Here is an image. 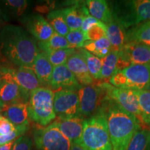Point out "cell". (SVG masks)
<instances>
[{
  "label": "cell",
  "instance_id": "5",
  "mask_svg": "<svg viewBox=\"0 0 150 150\" xmlns=\"http://www.w3.org/2000/svg\"><path fill=\"white\" fill-rule=\"evenodd\" d=\"M108 83L119 88L150 91V65H129L116 71Z\"/></svg>",
  "mask_w": 150,
  "mask_h": 150
},
{
  "label": "cell",
  "instance_id": "12",
  "mask_svg": "<svg viewBox=\"0 0 150 150\" xmlns=\"http://www.w3.org/2000/svg\"><path fill=\"white\" fill-rule=\"evenodd\" d=\"M120 68L131 65H150V47L136 42H127L119 51Z\"/></svg>",
  "mask_w": 150,
  "mask_h": 150
},
{
  "label": "cell",
  "instance_id": "11",
  "mask_svg": "<svg viewBox=\"0 0 150 150\" xmlns=\"http://www.w3.org/2000/svg\"><path fill=\"white\" fill-rule=\"evenodd\" d=\"M54 109L58 118L80 115L78 90L63 89L54 92Z\"/></svg>",
  "mask_w": 150,
  "mask_h": 150
},
{
  "label": "cell",
  "instance_id": "31",
  "mask_svg": "<svg viewBox=\"0 0 150 150\" xmlns=\"http://www.w3.org/2000/svg\"><path fill=\"white\" fill-rule=\"evenodd\" d=\"M138 98L142 124L150 127V91H135Z\"/></svg>",
  "mask_w": 150,
  "mask_h": 150
},
{
  "label": "cell",
  "instance_id": "21",
  "mask_svg": "<svg viewBox=\"0 0 150 150\" xmlns=\"http://www.w3.org/2000/svg\"><path fill=\"white\" fill-rule=\"evenodd\" d=\"M85 3L90 15L97 20L105 24L113 21L108 1L104 0H88L86 1Z\"/></svg>",
  "mask_w": 150,
  "mask_h": 150
},
{
  "label": "cell",
  "instance_id": "19",
  "mask_svg": "<svg viewBox=\"0 0 150 150\" xmlns=\"http://www.w3.org/2000/svg\"><path fill=\"white\" fill-rule=\"evenodd\" d=\"M2 115L16 127L29 126L28 103H16L6 106Z\"/></svg>",
  "mask_w": 150,
  "mask_h": 150
},
{
  "label": "cell",
  "instance_id": "35",
  "mask_svg": "<svg viewBox=\"0 0 150 150\" xmlns=\"http://www.w3.org/2000/svg\"><path fill=\"white\" fill-rule=\"evenodd\" d=\"M27 129L28 126L16 127V130L11 134L6 135V136L0 135V146L14 141L18 136H22V135L27 131Z\"/></svg>",
  "mask_w": 150,
  "mask_h": 150
},
{
  "label": "cell",
  "instance_id": "17",
  "mask_svg": "<svg viewBox=\"0 0 150 150\" xmlns=\"http://www.w3.org/2000/svg\"><path fill=\"white\" fill-rule=\"evenodd\" d=\"M8 72L20 87L28 93L38 88L42 85L33 70L27 67H18L17 69L8 68Z\"/></svg>",
  "mask_w": 150,
  "mask_h": 150
},
{
  "label": "cell",
  "instance_id": "25",
  "mask_svg": "<svg viewBox=\"0 0 150 150\" xmlns=\"http://www.w3.org/2000/svg\"><path fill=\"white\" fill-rule=\"evenodd\" d=\"M79 53L81 55L87 65L91 76L94 79L101 80L102 68V59L98 58L97 56L90 53L83 48H80L79 50Z\"/></svg>",
  "mask_w": 150,
  "mask_h": 150
},
{
  "label": "cell",
  "instance_id": "22",
  "mask_svg": "<svg viewBox=\"0 0 150 150\" xmlns=\"http://www.w3.org/2000/svg\"><path fill=\"white\" fill-rule=\"evenodd\" d=\"M106 38L111 45L112 50L119 52L127 43L126 31L117 22L112 21L106 24Z\"/></svg>",
  "mask_w": 150,
  "mask_h": 150
},
{
  "label": "cell",
  "instance_id": "18",
  "mask_svg": "<svg viewBox=\"0 0 150 150\" xmlns=\"http://www.w3.org/2000/svg\"><path fill=\"white\" fill-rule=\"evenodd\" d=\"M61 12L70 31L81 29L83 18L90 15L86 3H76L73 6L61 9Z\"/></svg>",
  "mask_w": 150,
  "mask_h": 150
},
{
  "label": "cell",
  "instance_id": "7",
  "mask_svg": "<svg viewBox=\"0 0 150 150\" xmlns=\"http://www.w3.org/2000/svg\"><path fill=\"white\" fill-rule=\"evenodd\" d=\"M33 140L38 150H70L72 145L62 134L55 121L48 126L36 129Z\"/></svg>",
  "mask_w": 150,
  "mask_h": 150
},
{
  "label": "cell",
  "instance_id": "27",
  "mask_svg": "<svg viewBox=\"0 0 150 150\" xmlns=\"http://www.w3.org/2000/svg\"><path fill=\"white\" fill-rule=\"evenodd\" d=\"M127 150H150V129L142 127L138 129Z\"/></svg>",
  "mask_w": 150,
  "mask_h": 150
},
{
  "label": "cell",
  "instance_id": "20",
  "mask_svg": "<svg viewBox=\"0 0 150 150\" xmlns=\"http://www.w3.org/2000/svg\"><path fill=\"white\" fill-rule=\"evenodd\" d=\"M31 68L36 75L41 84L50 85L54 67L43 52H39Z\"/></svg>",
  "mask_w": 150,
  "mask_h": 150
},
{
  "label": "cell",
  "instance_id": "6",
  "mask_svg": "<svg viewBox=\"0 0 150 150\" xmlns=\"http://www.w3.org/2000/svg\"><path fill=\"white\" fill-rule=\"evenodd\" d=\"M29 117L41 126H48L56 115L54 109V92L40 87L30 93L28 102Z\"/></svg>",
  "mask_w": 150,
  "mask_h": 150
},
{
  "label": "cell",
  "instance_id": "36",
  "mask_svg": "<svg viewBox=\"0 0 150 150\" xmlns=\"http://www.w3.org/2000/svg\"><path fill=\"white\" fill-rule=\"evenodd\" d=\"M32 140L25 136H20L16 139L12 150H31Z\"/></svg>",
  "mask_w": 150,
  "mask_h": 150
},
{
  "label": "cell",
  "instance_id": "13",
  "mask_svg": "<svg viewBox=\"0 0 150 150\" xmlns=\"http://www.w3.org/2000/svg\"><path fill=\"white\" fill-rule=\"evenodd\" d=\"M86 119L81 115L58 118L55 122L62 134L72 143H79L83 134Z\"/></svg>",
  "mask_w": 150,
  "mask_h": 150
},
{
  "label": "cell",
  "instance_id": "8",
  "mask_svg": "<svg viewBox=\"0 0 150 150\" xmlns=\"http://www.w3.org/2000/svg\"><path fill=\"white\" fill-rule=\"evenodd\" d=\"M78 94L80 115L84 118L93 115L106 101V92L102 82L81 86Z\"/></svg>",
  "mask_w": 150,
  "mask_h": 150
},
{
  "label": "cell",
  "instance_id": "26",
  "mask_svg": "<svg viewBox=\"0 0 150 150\" xmlns=\"http://www.w3.org/2000/svg\"><path fill=\"white\" fill-rule=\"evenodd\" d=\"M119 52L112 50L102 59V68L101 80L109 79L116 71L119 70Z\"/></svg>",
  "mask_w": 150,
  "mask_h": 150
},
{
  "label": "cell",
  "instance_id": "10",
  "mask_svg": "<svg viewBox=\"0 0 150 150\" xmlns=\"http://www.w3.org/2000/svg\"><path fill=\"white\" fill-rule=\"evenodd\" d=\"M29 95L17 83L8 68L0 69V98L6 106L16 103H28Z\"/></svg>",
  "mask_w": 150,
  "mask_h": 150
},
{
  "label": "cell",
  "instance_id": "2",
  "mask_svg": "<svg viewBox=\"0 0 150 150\" xmlns=\"http://www.w3.org/2000/svg\"><path fill=\"white\" fill-rule=\"evenodd\" d=\"M102 106L106 110L112 150H127L136 131L142 127L141 124L115 102L106 100Z\"/></svg>",
  "mask_w": 150,
  "mask_h": 150
},
{
  "label": "cell",
  "instance_id": "30",
  "mask_svg": "<svg viewBox=\"0 0 150 150\" xmlns=\"http://www.w3.org/2000/svg\"><path fill=\"white\" fill-rule=\"evenodd\" d=\"M75 52H76L75 49H65V50H47L43 53L47 56L53 67H56L65 64L70 56Z\"/></svg>",
  "mask_w": 150,
  "mask_h": 150
},
{
  "label": "cell",
  "instance_id": "39",
  "mask_svg": "<svg viewBox=\"0 0 150 150\" xmlns=\"http://www.w3.org/2000/svg\"><path fill=\"white\" fill-rule=\"evenodd\" d=\"M15 142H16V140L9 142V143L5 144V145H1L0 146V150H12Z\"/></svg>",
  "mask_w": 150,
  "mask_h": 150
},
{
  "label": "cell",
  "instance_id": "41",
  "mask_svg": "<svg viewBox=\"0 0 150 150\" xmlns=\"http://www.w3.org/2000/svg\"><path fill=\"white\" fill-rule=\"evenodd\" d=\"M6 107V106L4 105V104L2 102V101H1V98H0V108H1V109H4Z\"/></svg>",
  "mask_w": 150,
  "mask_h": 150
},
{
  "label": "cell",
  "instance_id": "34",
  "mask_svg": "<svg viewBox=\"0 0 150 150\" xmlns=\"http://www.w3.org/2000/svg\"><path fill=\"white\" fill-rule=\"evenodd\" d=\"M5 4L17 16L22 15L27 8V1L24 0H8L5 1Z\"/></svg>",
  "mask_w": 150,
  "mask_h": 150
},
{
  "label": "cell",
  "instance_id": "33",
  "mask_svg": "<svg viewBox=\"0 0 150 150\" xmlns=\"http://www.w3.org/2000/svg\"><path fill=\"white\" fill-rule=\"evenodd\" d=\"M65 38L74 49L83 47L86 41H87L85 33L81 29L71 30Z\"/></svg>",
  "mask_w": 150,
  "mask_h": 150
},
{
  "label": "cell",
  "instance_id": "38",
  "mask_svg": "<svg viewBox=\"0 0 150 150\" xmlns=\"http://www.w3.org/2000/svg\"><path fill=\"white\" fill-rule=\"evenodd\" d=\"M99 22V20H97L96 18H93V17L91 16V15L86 16L84 17L83 19L81 26V30L84 33H86L88 31L90 28L93 27V25H95V24H97V22Z\"/></svg>",
  "mask_w": 150,
  "mask_h": 150
},
{
  "label": "cell",
  "instance_id": "16",
  "mask_svg": "<svg viewBox=\"0 0 150 150\" xmlns=\"http://www.w3.org/2000/svg\"><path fill=\"white\" fill-rule=\"evenodd\" d=\"M65 64L74 75L80 86H85L94 83V79L88 69L87 65L78 52L70 56Z\"/></svg>",
  "mask_w": 150,
  "mask_h": 150
},
{
  "label": "cell",
  "instance_id": "15",
  "mask_svg": "<svg viewBox=\"0 0 150 150\" xmlns=\"http://www.w3.org/2000/svg\"><path fill=\"white\" fill-rule=\"evenodd\" d=\"M28 31L39 42H45L55 33L48 21L40 15L28 17L24 20Z\"/></svg>",
  "mask_w": 150,
  "mask_h": 150
},
{
  "label": "cell",
  "instance_id": "40",
  "mask_svg": "<svg viewBox=\"0 0 150 150\" xmlns=\"http://www.w3.org/2000/svg\"><path fill=\"white\" fill-rule=\"evenodd\" d=\"M70 150H87L86 148H84L83 146H81L79 143H73L71 147Z\"/></svg>",
  "mask_w": 150,
  "mask_h": 150
},
{
  "label": "cell",
  "instance_id": "28",
  "mask_svg": "<svg viewBox=\"0 0 150 150\" xmlns=\"http://www.w3.org/2000/svg\"><path fill=\"white\" fill-rule=\"evenodd\" d=\"M38 47L42 52L47 50H65V49H74L67 40L66 38L56 32L52 35L47 41L39 42Z\"/></svg>",
  "mask_w": 150,
  "mask_h": 150
},
{
  "label": "cell",
  "instance_id": "32",
  "mask_svg": "<svg viewBox=\"0 0 150 150\" xmlns=\"http://www.w3.org/2000/svg\"><path fill=\"white\" fill-rule=\"evenodd\" d=\"M85 35L86 40L90 41H96L102 38L106 37V24L99 21L90 28Z\"/></svg>",
  "mask_w": 150,
  "mask_h": 150
},
{
  "label": "cell",
  "instance_id": "29",
  "mask_svg": "<svg viewBox=\"0 0 150 150\" xmlns=\"http://www.w3.org/2000/svg\"><path fill=\"white\" fill-rule=\"evenodd\" d=\"M47 18L48 22L56 33L65 37L70 32V29L62 14L61 9L50 12L47 16Z\"/></svg>",
  "mask_w": 150,
  "mask_h": 150
},
{
  "label": "cell",
  "instance_id": "23",
  "mask_svg": "<svg viewBox=\"0 0 150 150\" xmlns=\"http://www.w3.org/2000/svg\"><path fill=\"white\" fill-rule=\"evenodd\" d=\"M127 42H136L150 47V21L143 22L126 31Z\"/></svg>",
  "mask_w": 150,
  "mask_h": 150
},
{
  "label": "cell",
  "instance_id": "4",
  "mask_svg": "<svg viewBox=\"0 0 150 150\" xmlns=\"http://www.w3.org/2000/svg\"><path fill=\"white\" fill-rule=\"evenodd\" d=\"M112 19L125 29L150 21V0H120L108 3Z\"/></svg>",
  "mask_w": 150,
  "mask_h": 150
},
{
  "label": "cell",
  "instance_id": "37",
  "mask_svg": "<svg viewBox=\"0 0 150 150\" xmlns=\"http://www.w3.org/2000/svg\"><path fill=\"white\" fill-rule=\"evenodd\" d=\"M16 127L3 115L0 116V135L6 136L13 133Z\"/></svg>",
  "mask_w": 150,
  "mask_h": 150
},
{
  "label": "cell",
  "instance_id": "24",
  "mask_svg": "<svg viewBox=\"0 0 150 150\" xmlns=\"http://www.w3.org/2000/svg\"><path fill=\"white\" fill-rule=\"evenodd\" d=\"M83 48L100 59L104 58L112 51L111 45L106 37L96 41H86Z\"/></svg>",
  "mask_w": 150,
  "mask_h": 150
},
{
  "label": "cell",
  "instance_id": "43",
  "mask_svg": "<svg viewBox=\"0 0 150 150\" xmlns=\"http://www.w3.org/2000/svg\"><path fill=\"white\" fill-rule=\"evenodd\" d=\"M0 116H1V115H0Z\"/></svg>",
  "mask_w": 150,
  "mask_h": 150
},
{
  "label": "cell",
  "instance_id": "42",
  "mask_svg": "<svg viewBox=\"0 0 150 150\" xmlns=\"http://www.w3.org/2000/svg\"><path fill=\"white\" fill-rule=\"evenodd\" d=\"M2 109H1V108H0V112H2Z\"/></svg>",
  "mask_w": 150,
  "mask_h": 150
},
{
  "label": "cell",
  "instance_id": "3",
  "mask_svg": "<svg viewBox=\"0 0 150 150\" xmlns=\"http://www.w3.org/2000/svg\"><path fill=\"white\" fill-rule=\"evenodd\" d=\"M79 144L87 150H112L107 117L103 106L85 120Z\"/></svg>",
  "mask_w": 150,
  "mask_h": 150
},
{
  "label": "cell",
  "instance_id": "14",
  "mask_svg": "<svg viewBox=\"0 0 150 150\" xmlns=\"http://www.w3.org/2000/svg\"><path fill=\"white\" fill-rule=\"evenodd\" d=\"M50 86L52 91L63 89L79 90L80 85L66 64L54 67Z\"/></svg>",
  "mask_w": 150,
  "mask_h": 150
},
{
  "label": "cell",
  "instance_id": "1",
  "mask_svg": "<svg viewBox=\"0 0 150 150\" xmlns=\"http://www.w3.org/2000/svg\"><path fill=\"white\" fill-rule=\"evenodd\" d=\"M38 53L34 39L20 27L8 25L0 33V54L13 64L31 68Z\"/></svg>",
  "mask_w": 150,
  "mask_h": 150
},
{
  "label": "cell",
  "instance_id": "9",
  "mask_svg": "<svg viewBox=\"0 0 150 150\" xmlns=\"http://www.w3.org/2000/svg\"><path fill=\"white\" fill-rule=\"evenodd\" d=\"M102 83L106 92V100L115 102L124 110L134 115L142 126L139 101L135 91L114 87L106 81H102Z\"/></svg>",
  "mask_w": 150,
  "mask_h": 150
}]
</instances>
